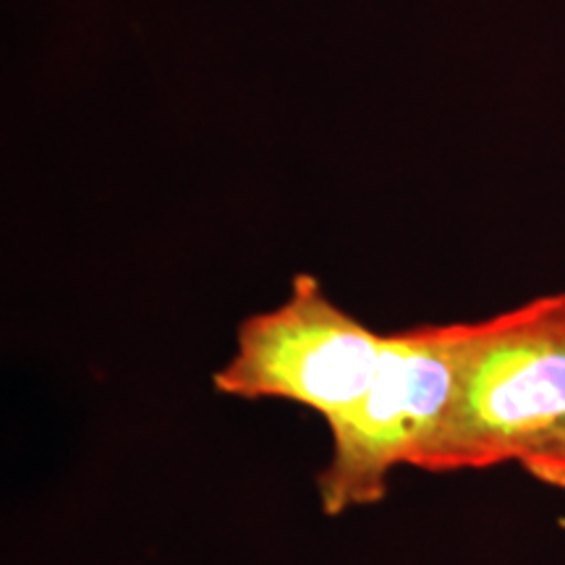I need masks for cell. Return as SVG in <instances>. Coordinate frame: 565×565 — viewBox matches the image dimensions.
<instances>
[{"mask_svg": "<svg viewBox=\"0 0 565 565\" xmlns=\"http://www.w3.org/2000/svg\"><path fill=\"white\" fill-rule=\"evenodd\" d=\"M385 345L387 333L345 312L315 275L299 273L286 301L238 324L236 349L212 385L231 398L288 401L333 424L372 387Z\"/></svg>", "mask_w": 565, "mask_h": 565, "instance_id": "3957f363", "label": "cell"}, {"mask_svg": "<svg viewBox=\"0 0 565 565\" xmlns=\"http://www.w3.org/2000/svg\"><path fill=\"white\" fill-rule=\"evenodd\" d=\"M565 424V294L477 320L456 395L412 463L429 475L521 463Z\"/></svg>", "mask_w": 565, "mask_h": 565, "instance_id": "6da1fadb", "label": "cell"}, {"mask_svg": "<svg viewBox=\"0 0 565 565\" xmlns=\"http://www.w3.org/2000/svg\"><path fill=\"white\" fill-rule=\"evenodd\" d=\"M519 466L540 484L565 490V424L536 445Z\"/></svg>", "mask_w": 565, "mask_h": 565, "instance_id": "277c9868", "label": "cell"}, {"mask_svg": "<svg viewBox=\"0 0 565 565\" xmlns=\"http://www.w3.org/2000/svg\"><path fill=\"white\" fill-rule=\"evenodd\" d=\"M475 333L477 322L387 333L372 387L351 412L328 424L330 456L317 475L324 515L383 503L395 469L412 463L456 395Z\"/></svg>", "mask_w": 565, "mask_h": 565, "instance_id": "7a4b0ae2", "label": "cell"}]
</instances>
